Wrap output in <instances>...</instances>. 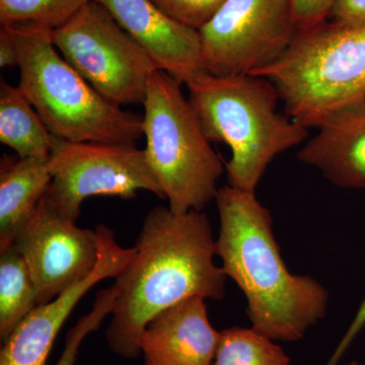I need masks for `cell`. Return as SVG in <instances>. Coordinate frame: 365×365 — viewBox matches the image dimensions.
Here are the masks:
<instances>
[{"label":"cell","instance_id":"1","mask_svg":"<svg viewBox=\"0 0 365 365\" xmlns=\"http://www.w3.org/2000/svg\"><path fill=\"white\" fill-rule=\"evenodd\" d=\"M135 249L130 265L115 278L116 304L106 331L110 349L127 359L141 354L139 340L151 319L192 297L222 300L227 279L215 265V240L202 211L151 209Z\"/></svg>","mask_w":365,"mask_h":365},{"label":"cell","instance_id":"2","mask_svg":"<svg viewBox=\"0 0 365 365\" xmlns=\"http://www.w3.org/2000/svg\"><path fill=\"white\" fill-rule=\"evenodd\" d=\"M216 256L247 299L252 328L276 342H297L325 318L329 292L318 280L289 272L273 232L270 210L256 192L225 186Z\"/></svg>","mask_w":365,"mask_h":365},{"label":"cell","instance_id":"3","mask_svg":"<svg viewBox=\"0 0 365 365\" xmlns=\"http://www.w3.org/2000/svg\"><path fill=\"white\" fill-rule=\"evenodd\" d=\"M189 101L210 143L230 146L228 185L256 192L274 158L309 137V129L277 111L278 91L263 76L204 71L187 83Z\"/></svg>","mask_w":365,"mask_h":365},{"label":"cell","instance_id":"4","mask_svg":"<svg viewBox=\"0 0 365 365\" xmlns=\"http://www.w3.org/2000/svg\"><path fill=\"white\" fill-rule=\"evenodd\" d=\"M18 53L20 88L53 135L72 143H134L143 116L103 98L60 56L52 30L33 24L1 25Z\"/></svg>","mask_w":365,"mask_h":365},{"label":"cell","instance_id":"5","mask_svg":"<svg viewBox=\"0 0 365 365\" xmlns=\"http://www.w3.org/2000/svg\"><path fill=\"white\" fill-rule=\"evenodd\" d=\"M253 76L272 81L290 119L316 128L328 113L365 96V26L326 21L299 30L279 59Z\"/></svg>","mask_w":365,"mask_h":365},{"label":"cell","instance_id":"6","mask_svg":"<svg viewBox=\"0 0 365 365\" xmlns=\"http://www.w3.org/2000/svg\"><path fill=\"white\" fill-rule=\"evenodd\" d=\"M182 86L158 69L143 103L144 150L176 215L202 211L215 199L225 170Z\"/></svg>","mask_w":365,"mask_h":365},{"label":"cell","instance_id":"7","mask_svg":"<svg viewBox=\"0 0 365 365\" xmlns=\"http://www.w3.org/2000/svg\"><path fill=\"white\" fill-rule=\"evenodd\" d=\"M51 34L63 58L108 102L143 105L158 67L102 4L91 0Z\"/></svg>","mask_w":365,"mask_h":365},{"label":"cell","instance_id":"8","mask_svg":"<svg viewBox=\"0 0 365 365\" xmlns=\"http://www.w3.org/2000/svg\"><path fill=\"white\" fill-rule=\"evenodd\" d=\"M50 168L52 182L44 199L73 222L88 197L129 199L148 191L165 198L145 150L134 143H72L56 137Z\"/></svg>","mask_w":365,"mask_h":365},{"label":"cell","instance_id":"9","mask_svg":"<svg viewBox=\"0 0 365 365\" xmlns=\"http://www.w3.org/2000/svg\"><path fill=\"white\" fill-rule=\"evenodd\" d=\"M299 32L292 0H227L199 30L204 69L254 74L279 59Z\"/></svg>","mask_w":365,"mask_h":365},{"label":"cell","instance_id":"10","mask_svg":"<svg viewBox=\"0 0 365 365\" xmlns=\"http://www.w3.org/2000/svg\"><path fill=\"white\" fill-rule=\"evenodd\" d=\"M14 247L30 268L39 306L88 277L98 260L96 230L78 227L57 212L44 197Z\"/></svg>","mask_w":365,"mask_h":365},{"label":"cell","instance_id":"11","mask_svg":"<svg viewBox=\"0 0 365 365\" xmlns=\"http://www.w3.org/2000/svg\"><path fill=\"white\" fill-rule=\"evenodd\" d=\"M98 260L93 272L57 297L36 307L4 341L0 365H47L48 356L60 329L74 307L100 281L116 278L135 258L136 249H125L106 225L96 228Z\"/></svg>","mask_w":365,"mask_h":365},{"label":"cell","instance_id":"12","mask_svg":"<svg viewBox=\"0 0 365 365\" xmlns=\"http://www.w3.org/2000/svg\"><path fill=\"white\" fill-rule=\"evenodd\" d=\"M157 64L182 85L205 71L199 31L163 13L153 0H96Z\"/></svg>","mask_w":365,"mask_h":365},{"label":"cell","instance_id":"13","mask_svg":"<svg viewBox=\"0 0 365 365\" xmlns=\"http://www.w3.org/2000/svg\"><path fill=\"white\" fill-rule=\"evenodd\" d=\"M316 128L299 160L338 188L365 189V96L328 113Z\"/></svg>","mask_w":365,"mask_h":365},{"label":"cell","instance_id":"14","mask_svg":"<svg viewBox=\"0 0 365 365\" xmlns=\"http://www.w3.org/2000/svg\"><path fill=\"white\" fill-rule=\"evenodd\" d=\"M205 300L192 297L151 319L139 340L143 365H213L220 332Z\"/></svg>","mask_w":365,"mask_h":365},{"label":"cell","instance_id":"15","mask_svg":"<svg viewBox=\"0 0 365 365\" xmlns=\"http://www.w3.org/2000/svg\"><path fill=\"white\" fill-rule=\"evenodd\" d=\"M52 182L49 157L7 160L0 170V252L11 248Z\"/></svg>","mask_w":365,"mask_h":365},{"label":"cell","instance_id":"16","mask_svg":"<svg viewBox=\"0 0 365 365\" xmlns=\"http://www.w3.org/2000/svg\"><path fill=\"white\" fill-rule=\"evenodd\" d=\"M0 141L21 158L49 157L56 137L20 86L0 83Z\"/></svg>","mask_w":365,"mask_h":365},{"label":"cell","instance_id":"17","mask_svg":"<svg viewBox=\"0 0 365 365\" xmlns=\"http://www.w3.org/2000/svg\"><path fill=\"white\" fill-rule=\"evenodd\" d=\"M39 306L30 268L14 247L0 252V338L2 342Z\"/></svg>","mask_w":365,"mask_h":365},{"label":"cell","instance_id":"18","mask_svg":"<svg viewBox=\"0 0 365 365\" xmlns=\"http://www.w3.org/2000/svg\"><path fill=\"white\" fill-rule=\"evenodd\" d=\"M213 365H290V359L276 341L252 327H232L220 332Z\"/></svg>","mask_w":365,"mask_h":365},{"label":"cell","instance_id":"19","mask_svg":"<svg viewBox=\"0 0 365 365\" xmlns=\"http://www.w3.org/2000/svg\"><path fill=\"white\" fill-rule=\"evenodd\" d=\"M91 0H0L1 25L33 24L55 30Z\"/></svg>","mask_w":365,"mask_h":365},{"label":"cell","instance_id":"20","mask_svg":"<svg viewBox=\"0 0 365 365\" xmlns=\"http://www.w3.org/2000/svg\"><path fill=\"white\" fill-rule=\"evenodd\" d=\"M117 295L116 284H113L111 287L106 289L98 290L90 313L81 317L78 323L72 327L71 330L67 334L63 352L54 365L76 364L81 343L88 334L97 331L103 321L112 314L116 304Z\"/></svg>","mask_w":365,"mask_h":365},{"label":"cell","instance_id":"21","mask_svg":"<svg viewBox=\"0 0 365 365\" xmlns=\"http://www.w3.org/2000/svg\"><path fill=\"white\" fill-rule=\"evenodd\" d=\"M170 18L199 31L227 0H153Z\"/></svg>","mask_w":365,"mask_h":365},{"label":"cell","instance_id":"22","mask_svg":"<svg viewBox=\"0 0 365 365\" xmlns=\"http://www.w3.org/2000/svg\"><path fill=\"white\" fill-rule=\"evenodd\" d=\"M334 0H292L295 23L299 30L328 21Z\"/></svg>","mask_w":365,"mask_h":365},{"label":"cell","instance_id":"23","mask_svg":"<svg viewBox=\"0 0 365 365\" xmlns=\"http://www.w3.org/2000/svg\"><path fill=\"white\" fill-rule=\"evenodd\" d=\"M328 21L343 26H365V0H334Z\"/></svg>","mask_w":365,"mask_h":365},{"label":"cell","instance_id":"24","mask_svg":"<svg viewBox=\"0 0 365 365\" xmlns=\"http://www.w3.org/2000/svg\"><path fill=\"white\" fill-rule=\"evenodd\" d=\"M0 66L18 67V53L9 32L1 26L0 31Z\"/></svg>","mask_w":365,"mask_h":365},{"label":"cell","instance_id":"25","mask_svg":"<svg viewBox=\"0 0 365 365\" xmlns=\"http://www.w3.org/2000/svg\"><path fill=\"white\" fill-rule=\"evenodd\" d=\"M346 365H364V364H359V361H351V362H349V364H346Z\"/></svg>","mask_w":365,"mask_h":365}]
</instances>
